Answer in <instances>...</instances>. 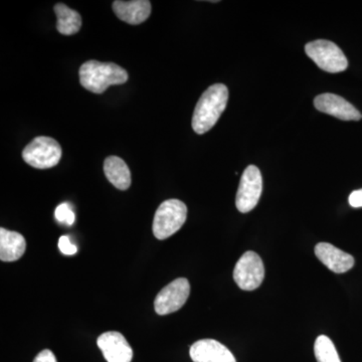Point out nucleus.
<instances>
[{"label":"nucleus","instance_id":"f257e3e1","mask_svg":"<svg viewBox=\"0 0 362 362\" xmlns=\"http://www.w3.org/2000/svg\"><path fill=\"white\" fill-rule=\"evenodd\" d=\"M228 101V89L226 85L211 86L202 95L195 106L192 121L194 132L197 134H204L211 130L225 111Z\"/></svg>","mask_w":362,"mask_h":362},{"label":"nucleus","instance_id":"f03ea898","mask_svg":"<svg viewBox=\"0 0 362 362\" xmlns=\"http://www.w3.org/2000/svg\"><path fill=\"white\" fill-rule=\"evenodd\" d=\"M80 83L86 90L95 94H103L110 86L122 85L128 81V73L114 63H102L90 59L78 70Z\"/></svg>","mask_w":362,"mask_h":362},{"label":"nucleus","instance_id":"7ed1b4c3","mask_svg":"<svg viewBox=\"0 0 362 362\" xmlns=\"http://www.w3.org/2000/svg\"><path fill=\"white\" fill-rule=\"evenodd\" d=\"M187 207L180 199H168L162 202L154 216L153 230L156 239L166 240L175 235L185 225Z\"/></svg>","mask_w":362,"mask_h":362},{"label":"nucleus","instance_id":"20e7f679","mask_svg":"<svg viewBox=\"0 0 362 362\" xmlns=\"http://www.w3.org/2000/svg\"><path fill=\"white\" fill-rule=\"evenodd\" d=\"M305 52L321 70L328 73H340L349 66L346 57L334 42L317 40L305 45Z\"/></svg>","mask_w":362,"mask_h":362},{"label":"nucleus","instance_id":"39448f33","mask_svg":"<svg viewBox=\"0 0 362 362\" xmlns=\"http://www.w3.org/2000/svg\"><path fill=\"white\" fill-rule=\"evenodd\" d=\"M23 160L37 169H49L58 165L62 158V147L54 138L39 136L23 151Z\"/></svg>","mask_w":362,"mask_h":362},{"label":"nucleus","instance_id":"423d86ee","mask_svg":"<svg viewBox=\"0 0 362 362\" xmlns=\"http://www.w3.org/2000/svg\"><path fill=\"white\" fill-rule=\"evenodd\" d=\"M265 278V267L258 254L247 252L240 257L233 270V280L240 289H258Z\"/></svg>","mask_w":362,"mask_h":362},{"label":"nucleus","instance_id":"0eeeda50","mask_svg":"<svg viewBox=\"0 0 362 362\" xmlns=\"http://www.w3.org/2000/svg\"><path fill=\"white\" fill-rule=\"evenodd\" d=\"M263 192L261 171L255 165L247 166L240 177L235 206L243 214L250 213L257 206Z\"/></svg>","mask_w":362,"mask_h":362},{"label":"nucleus","instance_id":"6e6552de","mask_svg":"<svg viewBox=\"0 0 362 362\" xmlns=\"http://www.w3.org/2000/svg\"><path fill=\"white\" fill-rule=\"evenodd\" d=\"M190 284L187 279L178 278L157 294L154 308L158 315H168L180 310L187 301Z\"/></svg>","mask_w":362,"mask_h":362},{"label":"nucleus","instance_id":"1a4fd4ad","mask_svg":"<svg viewBox=\"0 0 362 362\" xmlns=\"http://www.w3.org/2000/svg\"><path fill=\"white\" fill-rule=\"evenodd\" d=\"M314 106L317 110L323 112L340 119L343 121H358L362 115L357 111L354 105L349 103L346 100L338 95L325 93L319 95L314 99Z\"/></svg>","mask_w":362,"mask_h":362},{"label":"nucleus","instance_id":"9d476101","mask_svg":"<svg viewBox=\"0 0 362 362\" xmlns=\"http://www.w3.org/2000/svg\"><path fill=\"white\" fill-rule=\"evenodd\" d=\"M97 344L107 362H131L132 361V347L121 333L116 331L105 332L98 338Z\"/></svg>","mask_w":362,"mask_h":362},{"label":"nucleus","instance_id":"9b49d317","mask_svg":"<svg viewBox=\"0 0 362 362\" xmlns=\"http://www.w3.org/2000/svg\"><path fill=\"white\" fill-rule=\"evenodd\" d=\"M189 354L194 362H237L225 345L214 339L194 342L190 347Z\"/></svg>","mask_w":362,"mask_h":362},{"label":"nucleus","instance_id":"f8f14e48","mask_svg":"<svg viewBox=\"0 0 362 362\" xmlns=\"http://www.w3.org/2000/svg\"><path fill=\"white\" fill-rule=\"evenodd\" d=\"M315 255L323 265L337 274L346 273L354 266V258L351 255L328 243L316 245Z\"/></svg>","mask_w":362,"mask_h":362},{"label":"nucleus","instance_id":"ddd939ff","mask_svg":"<svg viewBox=\"0 0 362 362\" xmlns=\"http://www.w3.org/2000/svg\"><path fill=\"white\" fill-rule=\"evenodd\" d=\"M113 11L121 21L129 25H140L147 21L151 14V4L148 0H117L113 2Z\"/></svg>","mask_w":362,"mask_h":362},{"label":"nucleus","instance_id":"4468645a","mask_svg":"<svg viewBox=\"0 0 362 362\" xmlns=\"http://www.w3.org/2000/svg\"><path fill=\"white\" fill-rule=\"evenodd\" d=\"M26 243L21 233L0 228V259L2 262H14L25 254Z\"/></svg>","mask_w":362,"mask_h":362},{"label":"nucleus","instance_id":"2eb2a0df","mask_svg":"<svg viewBox=\"0 0 362 362\" xmlns=\"http://www.w3.org/2000/svg\"><path fill=\"white\" fill-rule=\"evenodd\" d=\"M104 173L107 180L118 189L126 190L130 187V169L120 157H107L104 162Z\"/></svg>","mask_w":362,"mask_h":362},{"label":"nucleus","instance_id":"dca6fc26","mask_svg":"<svg viewBox=\"0 0 362 362\" xmlns=\"http://www.w3.org/2000/svg\"><path fill=\"white\" fill-rule=\"evenodd\" d=\"M57 16V30L64 35H73L78 33L82 26V18L77 11L64 4L54 6Z\"/></svg>","mask_w":362,"mask_h":362},{"label":"nucleus","instance_id":"f3484780","mask_svg":"<svg viewBox=\"0 0 362 362\" xmlns=\"http://www.w3.org/2000/svg\"><path fill=\"white\" fill-rule=\"evenodd\" d=\"M314 354L317 362H341L335 345L325 335L317 337L314 344Z\"/></svg>","mask_w":362,"mask_h":362},{"label":"nucleus","instance_id":"a211bd4d","mask_svg":"<svg viewBox=\"0 0 362 362\" xmlns=\"http://www.w3.org/2000/svg\"><path fill=\"white\" fill-rule=\"evenodd\" d=\"M54 218L59 223L71 226L75 223L76 216L69 204H62L54 211Z\"/></svg>","mask_w":362,"mask_h":362},{"label":"nucleus","instance_id":"6ab92c4d","mask_svg":"<svg viewBox=\"0 0 362 362\" xmlns=\"http://www.w3.org/2000/svg\"><path fill=\"white\" fill-rule=\"evenodd\" d=\"M59 251L63 252L66 256H73L78 252V247L71 242L70 238L66 235L59 238Z\"/></svg>","mask_w":362,"mask_h":362},{"label":"nucleus","instance_id":"aec40b11","mask_svg":"<svg viewBox=\"0 0 362 362\" xmlns=\"http://www.w3.org/2000/svg\"><path fill=\"white\" fill-rule=\"evenodd\" d=\"M33 362H58L57 361L56 356L52 354V351L49 349L42 350L37 357H35Z\"/></svg>","mask_w":362,"mask_h":362},{"label":"nucleus","instance_id":"412c9836","mask_svg":"<svg viewBox=\"0 0 362 362\" xmlns=\"http://www.w3.org/2000/svg\"><path fill=\"white\" fill-rule=\"evenodd\" d=\"M349 204L352 207H362V189L356 190L350 194Z\"/></svg>","mask_w":362,"mask_h":362}]
</instances>
